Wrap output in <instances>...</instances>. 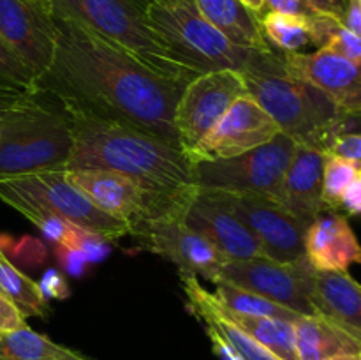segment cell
Here are the masks:
<instances>
[{
    "label": "cell",
    "mask_w": 361,
    "mask_h": 360,
    "mask_svg": "<svg viewBox=\"0 0 361 360\" xmlns=\"http://www.w3.org/2000/svg\"><path fill=\"white\" fill-rule=\"evenodd\" d=\"M49 16L55 27V49L35 88L180 148L175 109L187 81L162 76L71 18L53 11Z\"/></svg>",
    "instance_id": "cell-1"
},
{
    "label": "cell",
    "mask_w": 361,
    "mask_h": 360,
    "mask_svg": "<svg viewBox=\"0 0 361 360\" xmlns=\"http://www.w3.org/2000/svg\"><path fill=\"white\" fill-rule=\"evenodd\" d=\"M56 101V99H55ZM69 120L73 154L67 169H113L166 198H192V162L180 148L129 124L56 101Z\"/></svg>",
    "instance_id": "cell-2"
},
{
    "label": "cell",
    "mask_w": 361,
    "mask_h": 360,
    "mask_svg": "<svg viewBox=\"0 0 361 360\" xmlns=\"http://www.w3.org/2000/svg\"><path fill=\"white\" fill-rule=\"evenodd\" d=\"M242 74L247 94L259 102L282 134L298 145L326 152L345 115L326 92L291 76L286 71L282 53L274 48L261 53Z\"/></svg>",
    "instance_id": "cell-3"
},
{
    "label": "cell",
    "mask_w": 361,
    "mask_h": 360,
    "mask_svg": "<svg viewBox=\"0 0 361 360\" xmlns=\"http://www.w3.org/2000/svg\"><path fill=\"white\" fill-rule=\"evenodd\" d=\"M71 154L69 120L39 88L27 92L0 120V180L67 169Z\"/></svg>",
    "instance_id": "cell-4"
},
{
    "label": "cell",
    "mask_w": 361,
    "mask_h": 360,
    "mask_svg": "<svg viewBox=\"0 0 361 360\" xmlns=\"http://www.w3.org/2000/svg\"><path fill=\"white\" fill-rule=\"evenodd\" d=\"M48 4L49 11L109 39L162 76L180 81L197 76L171 55L152 27L141 0H48Z\"/></svg>",
    "instance_id": "cell-5"
},
{
    "label": "cell",
    "mask_w": 361,
    "mask_h": 360,
    "mask_svg": "<svg viewBox=\"0 0 361 360\" xmlns=\"http://www.w3.org/2000/svg\"><path fill=\"white\" fill-rule=\"evenodd\" d=\"M147 13L171 55L197 74L221 69L243 73L267 52L233 42L224 32L204 20L196 7L148 6Z\"/></svg>",
    "instance_id": "cell-6"
},
{
    "label": "cell",
    "mask_w": 361,
    "mask_h": 360,
    "mask_svg": "<svg viewBox=\"0 0 361 360\" xmlns=\"http://www.w3.org/2000/svg\"><path fill=\"white\" fill-rule=\"evenodd\" d=\"M296 148L293 138L279 133L268 143L236 157L194 162V186L201 191L264 196L281 203L284 176Z\"/></svg>",
    "instance_id": "cell-7"
},
{
    "label": "cell",
    "mask_w": 361,
    "mask_h": 360,
    "mask_svg": "<svg viewBox=\"0 0 361 360\" xmlns=\"http://www.w3.org/2000/svg\"><path fill=\"white\" fill-rule=\"evenodd\" d=\"M0 200L11 208L23 203L37 205L109 242L130 235L129 226L99 210L87 194L67 179L66 169H48L0 180Z\"/></svg>",
    "instance_id": "cell-8"
},
{
    "label": "cell",
    "mask_w": 361,
    "mask_h": 360,
    "mask_svg": "<svg viewBox=\"0 0 361 360\" xmlns=\"http://www.w3.org/2000/svg\"><path fill=\"white\" fill-rule=\"evenodd\" d=\"M66 175L88 200L113 219L126 222L130 233L141 222L162 215H185L192 198H166L123 173L99 168L66 169Z\"/></svg>",
    "instance_id": "cell-9"
},
{
    "label": "cell",
    "mask_w": 361,
    "mask_h": 360,
    "mask_svg": "<svg viewBox=\"0 0 361 360\" xmlns=\"http://www.w3.org/2000/svg\"><path fill=\"white\" fill-rule=\"evenodd\" d=\"M314 274L316 268L307 258L281 263L261 256L250 260H228L222 267L221 279L288 307L298 316H312L317 314L312 304Z\"/></svg>",
    "instance_id": "cell-10"
},
{
    "label": "cell",
    "mask_w": 361,
    "mask_h": 360,
    "mask_svg": "<svg viewBox=\"0 0 361 360\" xmlns=\"http://www.w3.org/2000/svg\"><path fill=\"white\" fill-rule=\"evenodd\" d=\"M245 94L243 74L235 69L210 71L187 81L175 109V129L183 154H189L229 106Z\"/></svg>",
    "instance_id": "cell-11"
},
{
    "label": "cell",
    "mask_w": 361,
    "mask_h": 360,
    "mask_svg": "<svg viewBox=\"0 0 361 360\" xmlns=\"http://www.w3.org/2000/svg\"><path fill=\"white\" fill-rule=\"evenodd\" d=\"M214 193L254 233L263 247L264 258L281 263L305 258V233L309 222L293 214L284 205L252 194Z\"/></svg>",
    "instance_id": "cell-12"
},
{
    "label": "cell",
    "mask_w": 361,
    "mask_h": 360,
    "mask_svg": "<svg viewBox=\"0 0 361 360\" xmlns=\"http://www.w3.org/2000/svg\"><path fill=\"white\" fill-rule=\"evenodd\" d=\"M150 253L159 254L178 268L180 275H196L217 282L228 258L210 242L194 232L183 215H162L148 219L133 229Z\"/></svg>",
    "instance_id": "cell-13"
},
{
    "label": "cell",
    "mask_w": 361,
    "mask_h": 360,
    "mask_svg": "<svg viewBox=\"0 0 361 360\" xmlns=\"http://www.w3.org/2000/svg\"><path fill=\"white\" fill-rule=\"evenodd\" d=\"M281 133L277 124L249 94L236 99L203 140L187 154L189 161H215L242 155Z\"/></svg>",
    "instance_id": "cell-14"
},
{
    "label": "cell",
    "mask_w": 361,
    "mask_h": 360,
    "mask_svg": "<svg viewBox=\"0 0 361 360\" xmlns=\"http://www.w3.org/2000/svg\"><path fill=\"white\" fill-rule=\"evenodd\" d=\"M0 37L35 76L48 71L55 49V27L44 7L34 0H0Z\"/></svg>",
    "instance_id": "cell-15"
},
{
    "label": "cell",
    "mask_w": 361,
    "mask_h": 360,
    "mask_svg": "<svg viewBox=\"0 0 361 360\" xmlns=\"http://www.w3.org/2000/svg\"><path fill=\"white\" fill-rule=\"evenodd\" d=\"M291 76L326 92L344 113L361 112V60H349L326 49L282 53Z\"/></svg>",
    "instance_id": "cell-16"
},
{
    "label": "cell",
    "mask_w": 361,
    "mask_h": 360,
    "mask_svg": "<svg viewBox=\"0 0 361 360\" xmlns=\"http://www.w3.org/2000/svg\"><path fill=\"white\" fill-rule=\"evenodd\" d=\"M183 219L194 232L210 240L228 260L264 256L254 233L219 200L214 191L197 189Z\"/></svg>",
    "instance_id": "cell-17"
},
{
    "label": "cell",
    "mask_w": 361,
    "mask_h": 360,
    "mask_svg": "<svg viewBox=\"0 0 361 360\" xmlns=\"http://www.w3.org/2000/svg\"><path fill=\"white\" fill-rule=\"evenodd\" d=\"M190 311L207 327L215 352L224 360H281L263 344L236 327L221 311L214 293L204 289L196 275H180Z\"/></svg>",
    "instance_id": "cell-18"
},
{
    "label": "cell",
    "mask_w": 361,
    "mask_h": 360,
    "mask_svg": "<svg viewBox=\"0 0 361 360\" xmlns=\"http://www.w3.org/2000/svg\"><path fill=\"white\" fill-rule=\"evenodd\" d=\"M360 256L356 233L338 210L326 208L307 228L305 258L316 270H349Z\"/></svg>",
    "instance_id": "cell-19"
},
{
    "label": "cell",
    "mask_w": 361,
    "mask_h": 360,
    "mask_svg": "<svg viewBox=\"0 0 361 360\" xmlns=\"http://www.w3.org/2000/svg\"><path fill=\"white\" fill-rule=\"evenodd\" d=\"M323 150L298 145L284 176L281 203L309 224L326 210L323 205Z\"/></svg>",
    "instance_id": "cell-20"
},
{
    "label": "cell",
    "mask_w": 361,
    "mask_h": 360,
    "mask_svg": "<svg viewBox=\"0 0 361 360\" xmlns=\"http://www.w3.org/2000/svg\"><path fill=\"white\" fill-rule=\"evenodd\" d=\"M312 304L317 314L361 342V284L348 270H316Z\"/></svg>",
    "instance_id": "cell-21"
},
{
    "label": "cell",
    "mask_w": 361,
    "mask_h": 360,
    "mask_svg": "<svg viewBox=\"0 0 361 360\" xmlns=\"http://www.w3.org/2000/svg\"><path fill=\"white\" fill-rule=\"evenodd\" d=\"M295 335L300 360H324L361 352L358 339L321 314L296 318Z\"/></svg>",
    "instance_id": "cell-22"
},
{
    "label": "cell",
    "mask_w": 361,
    "mask_h": 360,
    "mask_svg": "<svg viewBox=\"0 0 361 360\" xmlns=\"http://www.w3.org/2000/svg\"><path fill=\"white\" fill-rule=\"evenodd\" d=\"M197 13L224 32L233 42L247 48L268 49L257 18L240 0H194Z\"/></svg>",
    "instance_id": "cell-23"
},
{
    "label": "cell",
    "mask_w": 361,
    "mask_h": 360,
    "mask_svg": "<svg viewBox=\"0 0 361 360\" xmlns=\"http://www.w3.org/2000/svg\"><path fill=\"white\" fill-rule=\"evenodd\" d=\"M219 302V300H217ZM221 311L245 334L256 339L268 352L274 353L281 360H300L296 352L295 321L281 320V318H263V316H245V314L231 313L221 302Z\"/></svg>",
    "instance_id": "cell-24"
},
{
    "label": "cell",
    "mask_w": 361,
    "mask_h": 360,
    "mask_svg": "<svg viewBox=\"0 0 361 360\" xmlns=\"http://www.w3.org/2000/svg\"><path fill=\"white\" fill-rule=\"evenodd\" d=\"M0 360H88L81 353L56 344L28 325L0 334Z\"/></svg>",
    "instance_id": "cell-25"
},
{
    "label": "cell",
    "mask_w": 361,
    "mask_h": 360,
    "mask_svg": "<svg viewBox=\"0 0 361 360\" xmlns=\"http://www.w3.org/2000/svg\"><path fill=\"white\" fill-rule=\"evenodd\" d=\"M0 292L21 311L25 318H44L49 313L48 299L42 295L41 286L25 275L7 254L0 249Z\"/></svg>",
    "instance_id": "cell-26"
},
{
    "label": "cell",
    "mask_w": 361,
    "mask_h": 360,
    "mask_svg": "<svg viewBox=\"0 0 361 360\" xmlns=\"http://www.w3.org/2000/svg\"><path fill=\"white\" fill-rule=\"evenodd\" d=\"M261 34L268 46L281 53H298L312 46L310 18L289 16V14L267 11L257 18Z\"/></svg>",
    "instance_id": "cell-27"
},
{
    "label": "cell",
    "mask_w": 361,
    "mask_h": 360,
    "mask_svg": "<svg viewBox=\"0 0 361 360\" xmlns=\"http://www.w3.org/2000/svg\"><path fill=\"white\" fill-rule=\"evenodd\" d=\"M215 284V299L222 304L228 311L245 316H263V318H281V320L295 321L298 314L289 311L288 307L279 306L264 296L256 295L252 292L240 288L226 279H219Z\"/></svg>",
    "instance_id": "cell-28"
},
{
    "label": "cell",
    "mask_w": 361,
    "mask_h": 360,
    "mask_svg": "<svg viewBox=\"0 0 361 360\" xmlns=\"http://www.w3.org/2000/svg\"><path fill=\"white\" fill-rule=\"evenodd\" d=\"M360 164L351 159L324 152L323 164V205L330 210L341 208L342 194L356 176Z\"/></svg>",
    "instance_id": "cell-29"
},
{
    "label": "cell",
    "mask_w": 361,
    "mask_h": 360,
    "mask_svg": "<svg viewBox=\"0 0 361 360\" xmlns=\"http://www.w3.org/2000/svg\"><path fill=\"white\" fill-rule=\"evenodd\" d=\"M35 81H37V76L34 74V71L0 37V83L25 88V90H34Z\"/></svg>",
    "instance_id": "cell-30"
},
{
    "label": "cell",
    "mask_w": 361,
    "mask_h": 360,
    "mask_svg": "<svg viewBox=\"0 0 361 360\" xmlns=\"http://www.w3.org/2000/svg\"><path fill=\"white\" fill-rule=\"evenodd\" d=\"M60 246L74 247V249L81 251L87 256V260L90 261V265L99 263L111 253V246H109L108 239L76 224H71L69 232H67L66 239L62 240Z\"/></svg>",
    "instance_id": "cell-31"
},
{
    "label": "cell",
    "mask_w": 361,
    "mask_h": 360,
    "mask_svg": "<svg viewBox=\"0 0 361 360\" xmlns=\"http://www.w3.org/2000/svg\"><path fill=\"white\" fill-rule=\"evenodd\" d=\"M319 49H326V52L349 60H361V35L355 34L341 23L330 35L326 44Z\"/></svg>",
    "instance_id": "cell-32"
},
{
    "label": "cell",
    "mask_w": 361,
    "mask_h": 360,
    "mask_svg": "<svg viewBox=\"0 0 361 360\" xmlns=\"http://www.w3.org/2000/svg\"><path fill=\"white\" fill-rule=\"evenodd\" d=\"M328 154L341 155L361 164V133L337 134L326 148Z\"/></svg>",
    "instance_id": "cell-33"
},
{
    "label": "cell",
    "mask_w": 361,
    "mask_h": 360,
    "mask_svg": "<svg viewBox=\"0 0 361 360\" xmlns=\"http://www.w3.org/2000/svg\"><path fill=\"white\" fill-rule=\"evenodd\" d=\"M55 251L56 260H59V263L62 265V268L71 277H81V275L87 274L90 261L87 260V256L81 251L63 246H55Z\"/></svg>",
    "instance_id": "cell-34"
},
{
    "label": "cell",
    "mask_w": 361,
    "mask_h": 360,
    "mask_svg": "<svg viewBox=\"0 0 361 360\" xmlns=\"http://www.w3.org/2000/svg\"><path fill=\"white\" fill-rule=\"evenodd\" d=\"M267 11L300 18H314L317 14H323L321 11H317L312 0H267Z\"/></svg>",
    "instance_id": "cell-35"
},
{
    "label": "cell",
    "mask_w": 361,
    "mask_h": 360,
    "mask_svg": "<svg viewBox=\"0 0 361 360\" xmlns=\"http://www.w3.org/2000/svg\"><path fill=\"white\" fill-rule=\"evenodd\" d=\"M39 286H41V292L46 299L66 300L71 295V288L67 284L66 277L55 268H49V270L44 272L42 279L39 281Z\"/></svg>",
    "instance_id": "cell-36"
},
{
    "label": "cell",
    "mask_w": 361,
    "mask_h": 360,
    "mask_svg": "<svg viewBox=\"0 0 361 360\" xmlns=\"http://www.w3.org/2000/svg\"><path fill=\"white\" fill-rule=\"evenodd\" d=\"M25 320L27 318L21 314V311L0 292V334H6V332H13L25 327L27 325Z\"/></svg>",
    "instance_id": "cell-37"
},
{
    "label": "cell",
    "mask_w": 361,
    "mask_h": 360,
    "mask_svg": "<svg viewBox=\"0 0 361 360\" xmlns=\"http://www.w3.org/2000/svg\"><path fill=\"white\" fill-rule=\"evenodd\" d=\"M338 210H344L345 215H361V164L353 182L349 184L345 193L342 194Z\"/></svg>",
    "instance_id": "cell-38"
},
{
    "label": "cell",
    "mask_w": 361,
    "mask_h": 360,
    "mask_svg": "<svg viewBox=\"0 0 361 360\" xmlns=\"http://www.w3.org/2000/svg\"><path fill=\"white\" fill-rule=\"evenodd\" d=\"M27 92L25 88H18V87H11V85H2L0 83V120L2 116L6 115V112L9 108H13L21 97H23Z\"/></svg>",
    "instance_id": "cell-39"
},
{
    "label": "cell",
    "mask_w": 361,
    "mask_h": 360,
    "mask_svg": "<svg viewBox=\"0 0 361 360\" xmlns=\"http://www.w3.org/2000/svg\"><path fill=\"white\" fill-rule=\"evenodd\" d=\"M342 25L355 34L361 35V0H348Z\"/></svg>",
    "instance_id": "cell-40"
},
{
    "label": "cell",
    "mask_w": 361,
    "mask_h": 360,
    "mask_svg": "<svg viewBox=\"0 0 361 360\" xmlns=\"http://www.w3.org/2000/svg\"><path fill=\"white\" fill-rule=\"evenodd\" d=\"M312 4L317 7V11H321L323 14H328V16H334L335 20H338L342 23L348 0H312Z\"/></svg>",
    "instance_id": "cell-41"
},
{
    "label": "cell",
    "mask_w": 361,
    "mask_h": 360,
    "mask_svg": "<svg viewBox=\"0 0 361 360\" xmlns=\"http://www.w3.org/2000/svg\"><path fill=\"white\" fill-rule=\"evenodd\" d=\"M345 133H361V112L358 113H345L342 116L341 124L337 127V134Z\"/></svg>",
    "instance_id": "cell-42"
},
{
    "label": "cell",
    "mask_w": 361,
    "mask_h": 360,
    "mask_svg": "<svg viewBox=\"0 0 361 360\" xmlns=\"http://www.w3.org/2000/svg\"><path fill=\"white\" fill-rule=\"evenodd\" d=\"M145 6H183V7H196L194 0H141Z\"/></svg>",
    "instance_id": "cell-43"
},
{
    "label": "cell",
    "mask_w": 361,
    "mask_h": 360,
    "mask_svg": "<svg viewBox=\"0 0 361 360\" xmlns=\"http://www.w3.org/2000/svg\"><path fill=\"white\" fill-rule=\"evenodd\" d=\"M240 2H242L256 18H259L261 14H264V11H267V0H240Z\"/></svg>",
    "instance_id": "cell-44"
},
{
    "label": "cell",
    "mask_w": 361,
    "mask_h": 360,
    "mask_svg": "<svg viewBox=\"0 0 361 360\" xmlns=\"http://www.w3.org/2000/svg\"><path fill=\"white\" fill-rule=\"evenodd\" d=\"M324 360H361V352L360 353H348V355L330 356V359H324Z\"/></svg>",
    "instance_id": "cell-45"
},
{
    "label": "cell",
    "mask_w": 361,
    "mask_h": 360,
    "mask_svg": "<svg viewBox=\"0 0 361 360\" xmlns=\"http://www.w3.org/2000/svg\"><path fill=\"white\" fill-rule=\"evenodd\" d=\"M35 4H39V6L41 7H44L46 11H49V4H48V0H34Z\"/></svg>",
    "instance_id": "cell-46"
},
{
    "label": "cell",
    "mask_w": 361,
    "mask_h": 360,
    "mask_svg": "<svg viewBox=\"0 0 361 360\" xmlns=\"http://www.w3.org/2000/svg\"><path fill=\"white\" fill-rule=\"evenodd\" d=\"M358 263H361V256H360V261H358Z\"/></svg>",
    "instance_id": "cell-47"
}]
</instances>
